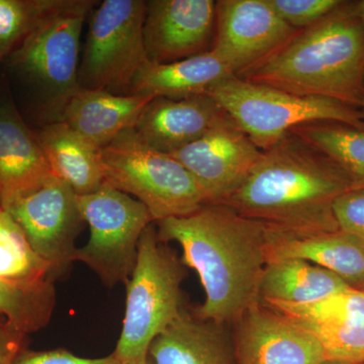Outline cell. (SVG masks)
<instances>
[{"label": "cell", "instance_id": "obj_7", "mask_svg": "<svg viewBox=\"0 0 364 364\" xmlns=\"http://www.w3.org/2000/svg\"><path fill=\"white\" fill-rule=\"evenodd\" d=\"M207 95L263 151L304 124L336 122L364 128L358 107L330 98L301 97L236 75L218 81Z\"/></svg>", "mask_w": 364, "mask_h": 364}, {"label": "cell", "instance_id": "obj_23", "mask_svg": "<svg viewBox=\"0 0 364 364\" xmlns=\"http://www.w3.org/2000/svg\"><path fill=\"white\" fill-rule=\"evenodd\" d=\"M350 287L334 273L301 259L269 261L260 284L262 301L306 305Z\"/></svg>", "mask_w": 364, "mask_h": 364}, {"label": "cell", "instance_id": "obj_17", "mask_svg": "<svg viewBox=\"0 0 364 364\" xmlns=\"http://www.w3.org/2000/svg\"><path fill=\"white\" fill-rule=\"evenodd\" d=\"M267 262L308 261L334 273L352 289H364V247L340 230L294 234L267 228Z\"/></svg>", "mask_w": 364, "mask_h": 364}, {"label": "cell", "instance_id": "obj_11", "mask_svg": "<svg viewBox=\"0 0 364 364\" xmlns=\"http://www.w3.org/2000/svg\"><path fill=\"white\" fill-rule=\"evenodd\" d=\"M298 32L282 20L269 0H220L210 50L238 76Z\"/></svg>", "mask_w": 364, "mask_h": 364}, {"label": "cell", "instance_id": "obj_18", "mask_svg": "<svg viewBox=\"0 0 364 364\" xmlns=\"http://www.w3.org/2000/svg\"><path fill=\"white\" fill-rule=\"evenodd\" d=\"M53 176L37 134L28 128L11 102H0V207Z\"/></svg>", "mask_w": 364, "mask_h": 364}, {"label": "cell", "instance_id": "obj_12", "mask_svg": "<svg viewBox=\"0 0 364 364\" xmlns=\"http://www.w3.org/2000/svg\"><path fill=\"white\" fill-rule=\"evenodd\" d=\"M170 155L195 177L208 203H224L259 162L263 150L230 122Z\"/></svg>", "mask_w": 364, "mask_h": 364}, {"label": "cell", "instance_id": "obj_26", "mask_svg": "<svg viewBox=\"0 0 364 364\" xmlns=\"http://www.w3.org/2000/svg\"><path fill=\"white\" fill-rule=\"evenodd\" d=\"M50 265L35 252L20 225L0 207V282L32 286L50 279Z\"/></svg>", "mask_w": 364, "mask_h": 364}, {"label": "cell", "instance_id": "obj_36", "mask_svg": "<svg viewBox=\"0 0 364 364\" xmlns=\"http://www.w3.org/2000/svg\"><path fill=\"white\" fill-rule=\"evenodd\" d=\"M1 60H2V58H1V57H0V61H1Z\"/></svg>", "mask_w": 364, "mask_h": 364}, {"label": "cell", "instance_id": "obj_3", "mask_svg": "<svg viewBox=\"0 0 364 364\" xmlns=\"http://www.w3.org/2000/svg\"><path fill=\"white\" fill-rule=\"evenodd\" d=\"M238 76L301 97L363 107L364 28L355 4L343 2Z\"/></svg>", "mask_w": 364, "mask_h": 364}, {"label": "cell", "instance_id": "obj_15", "mask_svg": "<svg viewBox=\"0 0 364 364\" xmlns=\"http://www.w3.org/2000/svg\"><path fill=\"white\" fill-rule=\"evenodd\" d=\"M262 303L316 337L326 360L364 363V289L348 287L306 305Z\"/></svg>", "mask_w": 364, "mask_h": 364}, {"label": "cell", "instance_id": "obj_13", "mask_svg": "<svg viewBox=\"0 0 364 364\" xmlns=\"http://www.w3.org/2000/svg\"><path fill=\"white\" fill-rule=\"evenodd\" d=\"M233 325L237 364H321L326 360L316 337L261 301Z\"/></svg>", "mask_w": 364, "mask_h": 364}, {"label": "cell", "instance_id": "obj_20", "mask_svg": "<svg viewBox=\"0 0 364 364\" xmlns=\"http://www.w3.org/2000/svg\"><path fill=\"white\" fill-rule=\"evenodd\" d=\"M153 98L80 87L67 102L61 121L100 149L134 128Z\"/></svg>", "mask_w": 364, "mask_h": 364}, {"label": "cell", "instance_id": "obj_9", "mask_svg": "<svg viewBox=\"0 0 364 364\" xmlns=\"http://www.w3.org/2000/svg\"><path fill=\"white\" fill-rule=\"evenodd\" d=\"M147 1L105 0L92 13L79 85L86 90L130 91L148 62L144 23Z\"/></svg>", "mask_w": 364, "mask_h": 364}, {"label": "cell", "instance_id": "obj_8", "mask_svg": "<svg viewBox=\"0 0 364 364\" xmlns=\"http://www.w3.org/2000/svg\"><path fill=\"white\" fill-rule=\"evenodd\" d=\"M78 205L90 235L77 248L75 261L87 265L109 289L126 284L135 268L141 236L155 223L149 210L105 181L95 193L78 196Z\"/></svg>", "mask_w": 364, "mask_h": 364}, {"label": "cell", "instance_id": "obj_37", "mask_svg": "<svg viewBox=\"0 0 364 364\" xmlns=\"http://www.w3.org/2000/svg\"></svg>", "mask_w": 364, "mask_h": 364}, {"label": "cell", "instance_id": "obj_16", "mask_svg": "<svg viewBox=\"0 0 364 364\" xmlns=\"http://www.w3.org/2000/svg\"><path fill=\"white\" fill-rule=\"evenodd\" d=\"M230 122L234 121L208 95L182 100L155 97L134 130L151 147L171 154Z\"/></svg>", "mask_w": 364, "mask_h": 364}, {"label": "cell", "instance_id": "obj_28", "mask_svg": "<svg viewBox=\"0 0 364 364\" xmlns=\"http://www.w3.org/2000/svg\"><path fill=\"white\" fill-rule=\"evenodd\" d=\"M282 20L296 30H303L338 9L339 0H269Z\"/></svg>", "mask_w": 364, "mask_h": 364}, {"label": "cell", "instance_id": "obj_34", "mask_svg": "<svg viewBox=\"0 0 364 364\" xmlns=\"http://www.w3.org/2000/svg\"><path fill=\"white\" fill-rule=\"evenodd\" d=\"M128 364H152L151 363L149 358L142 359V360L140 361H136V363H132Z\"/></svg>", "mask_w": 364, "mask_h": 364}, {"label": "cell", "instance_id": "obj_33", "mask_svg": "<svg viewBox=\"0 0 364 364\" xmlns=\"http://www.w3.org/2000/svg\"><path fill=\"white\" fill-rule=\"evenodd\" d=\"M321 364H364V363H342V361L325 360V361H323V363Z\"/></svg>", "mask_w": 364, "mask_h": 364}, {"label": "cell", "instance_id": "obj_21", "mask_svg": "<svg viewBox=\"0 0 364 364\" xmlns=\"http://www.w3.org/2000/svg\"><path fill=\"white\" fill-rule=\"evenodd\" d=\"M234 75L212 50L176 62H148L132 82L131 95L182 100L207 95L210 86Z\"/></svg>", "mask_w": 364, "mask_h": 364}, {"label": "cell", "instance_id": "obj_27", "mask_svg": "<svg viewBox=\"0 0 364 364\" xmlns=\"http://www.w3.org/2000/svg\"><path fill=\"white\" fill-rule=\"evenodd\" d=\"M56 0H0V57L11 53L25 40Z\"/></svg>", "mask_w": 364, "mask_h": 364}, {"label": "cell", "instance_id": "obj_30", "mask_svg": "<svg viewBox=\"0 0 364 364\" xmlns=\"http://www.w3.org/2000/svg\"><path fill=\"white\" fill-rule=\"evenodd\" d=\"M13 364H123L114 353L100 358H85L75 355L64 348L53 350L37 351L23 349L14 358Z\"/></svg>", "mask_w": 364, "mask_h": 364}, {"label": "cell", "instance_id": "obj_32", "mask_svg": "<svg viewBox=\"0 0 364 364\" xmlns=\"http://www.w3.org/2000/svg\"><path fill=\"white\" fill-rule=\"evenodd\" d=\"M355 6L359 20H360L364 28V0H363V1L356 2Z\"/></svg>", "mask_w": 364, "mask_h": 364}, {"label": "cell", "instance_id": "obj_4", "mask_svg": "<svg viewBox=\"0 0 364 364\" xmlns=\"http://www.w3.org/2000/svg\"><path fill=\"white\" fill-rule=\"evenodd\" d=\"M186 265L160 241L156 225L139 242L135 268L126 284V309L114 356L123 364L148 358L150 345L186 309L181 284Z\"/></svg>", "mask_w": 364, "mask_h": 364}, {"label": "cell", "instance_id": "obj_24", "mask_svg": "<svg viewBox=\"0 0 364 364\" xmlns=\"http://www.w3.org/2000/svg\"><path fill=\"white\" fill-rule=\"evenodd\" d=\"M289 133L334 163L352 188H364V128L336 122H314L296 127Z\"/></svg>", "mask_w": 364, "mask_h": 364}, {"label": "cell", "instance_id": "obj_31", "mask_svg": "<svg viewBox=\"0 0 364 364\" xmlns=\"http://www.w3.org/2000/svg\"><path fill=\"white\" fill-rule=\"evenodd\" d=\"M26 346H28V336L0 318V364H13L16 354Z\"/></svg>", "mask_w": 364, "mask_h": 364}, {"label": "cell", "instance_id": "obj_6", "mask_svg": "<svg viewBox=\"0 0 364 364\" xmlns=\"http://www.w3.org/2000/svg\"><path fill=\"white\" fill-rule=\"evenodd\" d=\"M95 1L56 0L54 6L9 55L14 71L40 95L48 116L61 121L79 90V45L83 23Z\"/></svg>", "mask_w": 364, "mask_h": 364}, {"label": "cell", "instance_id": "obj_22", "mask_svg": "<svg viewBox=\"0 0 364 364\" xmlns=\"http://www.w3.org/2000/svg\"><path fill=\"white\" fill-rule=\"evenodd\" d=\"M37 136L53 176L76 195H90L105 183L100 148L63 121L46 124Z\"/></svg>", "mask_w": 364, "mask_h": 364}, {"label": "cell", "instance_id": "obj_10", "mask_svg": "<svg viewBox=\"0 0 364 364\" xmlns=\"http://www.w3.org/2000/svg\"><path fill=\"white\" fill-rule=\"evenodd\" d=\"M2 208L20 225L35 252L50 265L52 282L70 272L77 251L76 239L85 222L78 196L66 183L51 176Z\"/></svg>", "mask_w": 364, "mask_h": 364}, {"label": "cell", "instance_id": "obj_29", "mask_svg": "<svg viewBox=\"0 0 364 364\" xmlns=\"http://www.w3.org/2000/svg\"><path fill=\"white\" fill-rule=\"evenodd\" d=\"M335 221L340 231L350 235L364 247V188H351L335 200Z\"/></svg>", "mask_w": 364, "mask_h": 364}, {"label": "cell", "instance_id": "obj_19", "mask_svg": "<svg viewBox=\"0 0 364 364\" xmlns=\"http://www.w3.org/2000/svg\"><path fill=\"white\" fill-rule=\"evenodd\" d=\"M148 358L152 364H237L228 325L202 320L186 309L153 340Z\"/></svg>", "mask_w": 364, "mask_h": 364}, {"label": "cell", "instance_id": "obj_25", "mask_svg": "<svg viewBox=\"0 0 364 364\" xmlns=\"http://www.w3.org/2000/svg\"><path fill=\"white\" fill-rule=\"evenodd\" d=\"M56 301V287L52 280L32 286L0 282V318L26 336L49 324Z\"/></svg>", "mask_w": 364, "mask_h": 364}, {"label": "cell", "instance_id": "obj_5", "mask_svg": "<svg viewBox=\"0 0 364 364\" xmlns=\"http://www.w3.org/2000/svg\"><path fill=\"white\" fill-rule=\"evenodd\" d=\"M100 157L105 181L142 203L155 223L186 217L208 203L191 172L144 142L134 128L100 148Z\"/></svg>", "mask_w": 364, "mask_h": 364}, {"label": "cell", "instance_id": "obj_1", "mask_svg": "<svg viewBox=\"0 0 364 364\" xmlns=\"http://www.w3.org/2000/svg\"><path fill=\"white\" fill-rule=\"evenodd\" d=\"M160 241L176 242L181 261L198 273L205 289L196 317L233 325L259 303L267 264V227L224 203H205L186 217L155 223Z\"/></svg>", "mask_w": 364, "mask_h": 364}, {"label": "cell", "instance_id": "obj_14", "mask_svg": "<svg viewBox=\"0 0 364 364\" xmlns=\"http://www.w3.org/2000/svg\"><path fill=\"white\" fill-rule=\"evenodd\" d=\"M214 0H150L144 41L148 58L170 63L210 51L215 36Z\"/></svg>", "mask_w": 364, "mask_h": 364}, {"label": "cell", "instance_id": "obj_35", "mask_svg": "<svg viewBox=\"0 0 364 364\" xmlns=\"http://www.w3.org/2000/svg\"><path fill=\"white\" fill-rule=\"evenodd\" d=\"M363 107H364V97H363Z\"/></svg>", "mask_w": 364, "mask_h": 364}, {"label": "cell", "instance_id": "obj_2", "mask_svg": "<svg viewBox=\"0 0 364 364\" xmlns=\"http://www.w3.org/2000/svg\"><path fill=\"white\" fill-rule=\"evenodd\" d=\"M351 182L322 153L289 133L263 151L224 205L269 229L308 234L339 230L333 205Z\"/></svg>", "mask_w": 364, "mask_h": 364}]
</instances>
